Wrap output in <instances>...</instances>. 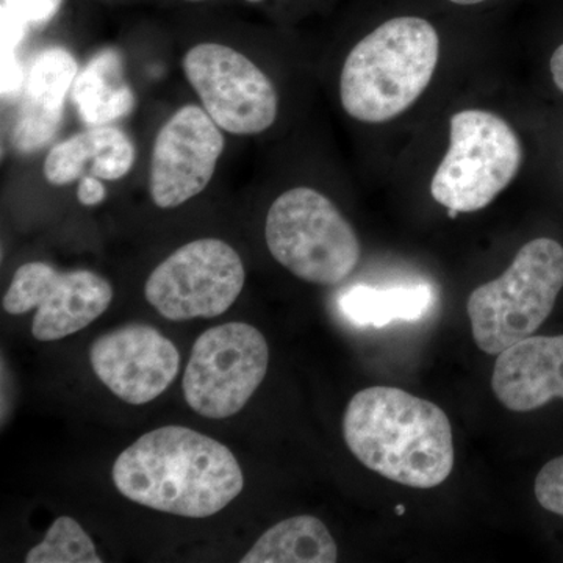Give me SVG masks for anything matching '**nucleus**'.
Instances as JSON below:
<instances>
[{
  "mask_svg": "<svg viewBox=\"0 0 563 563\" xmlns=\"http://www.w3.org/2000/svg\"><path fill=\"white\" fill-rule=\"evenodd\" d=\"M111 474L131 501L185 518L213 517L244 488L232 451L181 426L144 433L118 455Z\"/></svg>",
  "mask_w": 563,
  "mask_h": 563,
  "instance_id": "obj_1",
  "label": "nucleus"
},
{
  "mask_svg": "<svg viewBox=\"0 0 563 563\" xmlns=\"http://www.w3.org/2000/svg\"><path fill=\"white\" fill-rule=\"evenodd\" d=\"M347 448L366 468L407 487H439L453 473L450 418L437 404L393 387L355 393L343 418Z\"/></svg>",
  "mask_w": 563,
  "mask_h": 563,
  "instance_id": "obj_2",
  "label": "nucleus"
},
{
  "mask_svg": "<svg viewBox=\"0 0 563 563\" xmlns=\"http://www.w3.org/2000/svg\"><path fill=\"white\" fill-rule=\"evenodd\" d=\"M440 41L431 22L395 18L355 44L340 79L344 111L354 120L380 124L399 117L431 84Z\"/></svg>",
  "mask_w": 563,
  "mask_h": 563,
  "instance_id": "obj_3",
  "label": "nucleus"
},
{
  "mask_svg": "<svg viewBox=\"0 0 563 563\" xmlns=\"http://www.w3.org/2000/svg\"><path fill=\"white\" fill-rule=\"evenodd\" d=\"M562 288V244L551 239L525 244L498 279L470 295L466 310L477 347L498 355L533 335L553 312Z\"/></svg>",
  "mask_w": 563,
  "mask_h": 563,
  "instance_id": "obj_4",
  "label": "nucleus"
},
{
  "mask_svg": "<svg viewBox=\"0 0 563 563\" xmlns=\"http://www.w3.org/2000/svg\"><path fill=\"white\" fill-rule=\"evenodd\" d=\"M266 244L277 263L309 284H340L361 262V242L335 203L313 188L285 191L269 207Z\"/></svg>",
  "mask_w": 563,
  "mask_h": 563,
  "instance_id": "obj_5",
  "label": "nucleus"
},
{
  "mask_svg": "<svg viewBox=\"0 0 563 563\" xmlns=\"http://www.w3.org/2000/svg\"><path fill=\"white\" fill-rule=\"evenodd\" d=\"M523 163V147L512 125L485 110L455 113L450 150L432 177L440 206L459 213L483 210L509 187Z\"/></svg>",
  "mask_w": 563,
  "mask_h": 563,
  "instance_id": "obj_6",
  "label": "nucleus"
},
{
  "mask_svg": "<svg viewBox=\"0 0 563 563\" xmlns=\"http://www.w3.org/2000/svg\"><path fill=\"white\" fill-rule=\"evenodd\" d=\"M269 365L263 333L246 322H225L201 333L184 373L185 401L209 420L240 412L261 387Z\"/></svg>",
  "mask_w": 563,
  "mask_h": 563,
  "instance_id": "obj_7",
  "label": "nucleus"
},
{
  "mask_svg": "<svg viewBox=\"0 0 563 563\" xmlns=\"http://www.w3.org/2000/svg\"><path fill=\"white\" fill-rule=\"evenodd\" d=\"M246 272L239 252L218 239L184 244L147 277L146 301L166 320L217 318L242 295Z\"/></svg>",
  "mask_w": 563,
  "mask_h": 563,
  "instance_id": "obj_8",
  "label": "nucleus"
},
{
  "mask_svg": "<svg viewBox=\"0 0 563 563\" xmlns=\"http://www.w3.org/2000/svg\"><path fill=\"white\" fill-rule=\"evenodd\" d=\"M184 73L221 131L257 135L276 121V88L242 52L224 44H198L185 54Z\"/></svg>",
  "mask_w": 563,
  "mask_h": 563,
  "instance_id": "obj_9",
  "label": "nucleus"
},
{
  "mask_svg": "<svg viewBox=\"0 0 563 563\" xmlns=\"http://www.w3.org/2000/svg\"><path fill=\"white\" fill-rule=\"evenodd\" d=\"M113 287L88 269L63 273L49 263L20 266L5 296L3 310L24 314L36 309L32 335L38 342H57L88 328L109 310Z\"/></svg>",
  "mask_w": 563,
  "mask_h": 563,
  "instance_id": "obj_10",
  "label": "nucleus"
},
{
  "mask_svg": "<svg viewBox=\"0 0 563 563\" xmlns=\"http://www.w3.org/2000/svg\"><path fill=\"white\" fill-rule=\"evenodd\" d=\"M224 151V136L203 107L177 110L157 133L152 147L150 188L161 209L184 206L213 179Z\"/></svg>",
  "mask_w": 563,
  "mask_h": 563,
  "instance_id": "obj_11",
  "label": "nucleus"
},
{
  "mask_svg": "<svg viewBox=\"0 0 563 563\" xmlns=\"http://www.w3.org/2000/svg\"><path fill=\"white\" fill-rule=\"evenodd\" d=\"M92 372L113 395L132 406L157 399L176 380L180 354L172 340L152 325H122L95 340Z\"/></svg>",
  "mask_w": 563,
  "mask_h": 563,
  "instance_id": "obj_12",
  "label": "nucleus"
},
{
  "mask_svg": "<svg viewBox=\"0 0 563 563\" xmlns=\"http://www.w3.org/2000/svg\"><path fill=\"white\" fill-rule=\"evenodd\" d=\"M77 74L79 65L65 47H49L33 58L11 132L13 146L22 154L43 150L54 139Z\"/></svg>",
  "mask_w": 563,
  "mask_h": 563,
  "instance_id": "obj_13",
  "label": "nucleus"
},
{
  "mask_svg": "<svg viewBox=\"0 0 563 563\" xmlns=\"http://www.w3.org/2000/svg\"><path fill=\"white\" fill-rule=\"evenodd\" d=\"M492 388L512 412H532L563 399V335H531L496 358Z\"/></svg>",
  "mask_w": 563,
  "mask_h": 563,
  "instance_id": "obj_14",
  "label": "nucleus"
},
{
  "mask_svg": "<svg viewBox=\"0 0 563 563\" xmlns=\"http://www.w3.org/2000/svg\"><path fill=\"white\" fill-rule=\"evenodd\" d=\"M135 165V146L114 125H96L55 144L44 161V179L55 187L80 180L85 173L102 180H120Z\"/></svg>",
  "mask_w": 563,
  "mask_h": 563,
  "instance_id": "obj_15",
  "label": "nucleus"
},
{
  "mask_svg": "<svg viewBox=\"0 0 563 563\" xmlns=\"http://www.w3.org/2000/svg\"><path fill=\"white\" fill-rule=\"evenodd\" d=\"M73 101L85 124L110 125L128 117L135 106V96L122 68L120 52H99L73 85Z\"/></svg>",
  "mask_w": 563,
  "mask_h": 563,
  "instance_id": "obj_16",
  "label": "nucleus"
},
{
  "mask_svg": "<svg viewBox=\"0 0 563 563\" xmlns=\"http://www.w3.org/2000/svg\"><path fill=\"white\" fill-rule=\"evenodd\" d=\"M332 533L310 515L288 518L268 529L244 554L242 563H335Z\"/></svg>",
  "mask_w": 563,
  "mask_h": 563,
  "instance_id": "obj_17",
  "label": "nucleus"
},
{
  "mask_svg": "<svg viewBox=\"0 0 563 563\" xmlns=\"http://www.w3.org/2000/svg\"><path fill=\"white\" fill-rule=\"evenodd\" d=\"M435 302L431 285L380 288L355 285L340 296L339 307L352 324L384 328L393 321L421 320Z\"/></svg>",
  "mask_w": 563,
  "mask_h": 563,
  "instance_id": "obj_18",
  "label": "nucleus"
},
{
  "mask_svg": "<svg viewBox=\"0 0 563 563\" xmlns=\"http://www.w3.org/2000/svg\"><path fill=\"white\" fill-rule=\"evenodd\" d=\"M27 563H102L91 537L74 518L52 523L43 542L29 551Z\"/></svg>",
  "mask_w": 563,
  "mask_h": 563,
  "instance_id": "obj_19",
  "label": "nucleus"
},
{
  "mask_svg": "<svg viewBox=\"0 0 563 563\" xmlns=\"http://www.w3.org/2000/svg\"><path fill=\"white\" fill-rule=\"evenodd\" d=\"M65 0H2V18H9L25 25L41 27L54 20Z\"/></svg>",
  "mask_w": 563,
  "mask_h": 563,
  "instance_id": "obj_20",
  "label": "nucleus"
},
{
  "mask_svg": "<svg viewBox=\"0 0 563 563\" xmlns=\"http://www.w3.org/2000/svg\"><path fill=\"white\" fill-rule=\"evenodd\" d=\"M533 492L544 510L563 518V455L548 462L540 470Z\"/></svg>",
  "mask_w": 563,
  "mask_h": 563,
  "instance_id": "obj_21",
  "label": "nucleus"
},
{
  "mask_svg": "<svg viewBox=\"0 0 563 563\" xmlns=\"http://www.w3.org/2000/svg\"><path fill=\"white\" fill-rule=\"evenodd\" d=\"M77 198L80 203L87 207L99 206L107 198V190L103 187L102 179L85 174L79 180V190H77Z\"/></svg>",
  "mask_w": 563,
  "mask_h": 563,
  "instance_id": "obj_22",
  "label": "nucleus"
},
{
  "mask_svg": "<svg viewBox=\"0 0 563 563\" xmlns=\"http://www.w3.org/2000/svg\"><path fill=\"white\" fill-rule=\"evenodd\" d=\"M551 74H553L554 84L563 92V44L555 49L551 57Z\"/></svg>",
  "mask_w": 563,
  "mask_h": 563,
  "instance_id": "obj_23",
  "label": "nucleus"
},
{
  "mask_svg": "<svg viewBox=\"0 0 563 563\" xmlns=\"http://www.w3.org/2000/svg\"><path fill=\"white\" fill-rule=\"evenodd\" d=\"M457 5H476V3L485 2V0H450Z\"/></svg>",
  "mask_w": 563,
  "mask_h": 563,
  "instance_id": "obj_24",
  "label": "nucleus"
},
{
  "mask_svg": "<svg viewBox=\"0 0 563 563\" xmlns=\"http://www.w3.org/2000/svg\"><path fill=\"white\" fill-rule=\"evenodd\" d=\"M404 512H406V509H404L402 504H399V506L396 507V514L404 515Z\"/></svg>",
  "mask_w": 563,
  "mask_h": 563,
  "instance_id": "obj_25",
  "label": "nucleus"
},
{
  "mask_svg": "<svg viewBox=\"0 0 563 563\" xmlns=\"http://www.w3.org/2000/svg\"><path fill=\"white\" fill-rule=\"evenodd\" d=\"M247 2L257 3V2H262V0H247Z\"/></svg>",
  "mask_w": 563,
  "mask_h": 563,
  "instance_id": "obj_26",
  "label": "nucleus"
},
{
  "mask_svg": "<svg viewBox=\"0 0 563 563\" xmlns=\"http://www.w3.org/2000/svg\"><path fill=\"white\" fill-rule=\"evenodd\" d=\"M190 2H201V0H190Z\"/></svg>",
  "mask_w": 563,
  "mask_h": 563,
  "instance_id": "obj_27",
  "label": "nucleus"
}]
</instances>
